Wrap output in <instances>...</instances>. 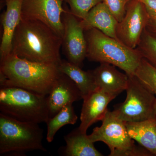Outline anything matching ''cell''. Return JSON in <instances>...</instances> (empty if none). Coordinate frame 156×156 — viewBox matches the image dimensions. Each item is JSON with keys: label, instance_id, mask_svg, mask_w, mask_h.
<instances>
[{"label": "cell", "instance_id": "cell-9", "mask_svg": "<svg viewBox=\"0 0 156 156\" xmlns=\"http://www.w3.org/2000/svg\"><path fill=\"white\" fill-rule=\"evenodd\" d=\"M64 34L62 47L67 60L81 67L87 58V42L81 20L65 9L62 15Z\"/></svg>", "mask_w": 156, "mask_h": 156}, {"label": "cell", "instance_id": "cell-16", "mask_svg": "<svg viewBox=\"0 0 156 156\" xmlns=\"http://www.w3.org/2000/svg\"><path fill=\"white\" fill-rule=\"evenodd\" d=\"M128 134L139 145L156 156V115L135 122H126Z\"/></svg>", "mask_w": 156, "mask_h": 156}, {"label": "cell", "instance_id": "cell-26", "mask_svg": "<svg viewBox=\"0 0 156 156\" xmlns=\"http://www.w3.org/2000/svg\"><path fill=\"white\" fill-rule=\"evenodd\" d=\"M155 114L156 115V102L155 104Z\"/></svg>", "mask_w": 156, "mask_h": 156}, {"label": "cell", "instance_id": "cell-4", "mask_svg": "<svg viewBox=\"0 0 156 156\" xmlns=\"http://www.w3.org/2000/svg\"><path fill=\"white\" fill-rule=\"evenodd\" d=\"M0 113L25 122H47V96L16 87L0 88Z\"/></svg>", "mask_w": 156, "mask_h": 156}, {"label": "cell", "instance_id": "cell-25", "mask_svg": "<svg viewBox=\"0 0 156 156\" xmlns=\"http://www.w3.org/2000/svg\"><path fill=\"white\" fill-rule=\"evenodd\" d=\"M145 29L149 33L156 38V20L149 18Z\"/></svg>", "mask_w": 156, "mask_h": 156}, {"label": "cell", "instance_id": "cell-14", "mask_svg": "<svg viewBox=\"0 0 156 156\" xmlns=\"http://www.w3.org/2000/svg\"><path fill=\"white\" fill-rule=\"evenodd\" d=\"M115 66L107 63L92 70L96 88L110 93L119 95L128 87L129 76L118 70Z\"/></svg>", "mask_w": 156, "mask_h": 156}, {"label": "cell", "instance_id": "cell-15", "mask_svg": "<svg viewBox=\"0 0 156 156\" xmlns=\"http://www.w3.org/2000/svg\"><path fill=\"white\" fill-rule=\"evenodd\" d=\"M118 21L105 4L102 2L94 7L85 18L81 20L84 31L97 29L104 34L117 39L116 28Z\"/></svg>", "mask_w": 156, "mask_h": 156}, {"label": "cell", "instance_id": "cell-2", "mask_svg": "<svg viewBox=\"0 0 156 156\" xmlns=\"http://www.w3.org/2000/svg\"><path fill=\"white\" fill-rule=\"evenodd\" d=\"M58 65L29 61L11 53L1 60L0 88L18 87L48 96L60 74Z\"/></svg>", "mask_w": 156, "mask_h": 156}, {"label": "cell", "instance_id": "cell-8", "mask_svg": "<svg viewBox=\"0 0 156 156\" xmlns=\"http://www.w3.org/2000/svg\"><path fill=\"white\" fill-rule=\"evenodd\" d=\"M149 19L143 4L140 0H131L126 7L125 16L117 24V39L129 48L136 49Z\"/></svg>", "mask_w": 156, "mask_h": 156}, {"label": "cell", "instance_id": "cell-5", "mask_svg": "<svg viewBox=\"0 0 156 156\" xmlns=\"http://www.w3.org/2000/svg\"><path fill=\"white\" fill-rule=\"evenodd\" d=\"M43 131L38 124L25 122L0 113V154H23L33 151H46Z\"/></svg>", "mask_w": 156, "mask_h": 156}, {"label": "cell", "instance_id": "cell-3", "mask_svg": "<svg viewBox=\"0 0 156 156\" xmlns=\"http://www.w3.org/2000/svg\"><path fill=\"white\" fill-rule=\"evenodd\" d=\"M87 42V58L89 61L112 65L129 76L135 75L143 58L139 51L107 35L96 28L84 31Z\"/></svg>", "mask_w": 156, "mask_h": 156}, {"label": "cell", "instance_id": "cell-23", "mask_svg": "<svg viewBox=\"0 0 156 156\" xmlns=\"http://www.w3.org/2000/svg\"><path fill=\"white\" fill-rule=\"evenodd\" d=\"M131 0H103V2L115 17L118 22L123 19L126 7Z\"/></svg>", "mask_w": 156, "mask_h": 156}, {"label": "cell", "instance_id": "cell-11", "mask_svg": "<svg viewBox=\"0 0 156 156\" xmlns=\"http://www.w3.org/2000/svg\"><path fill=\"white\" fill-rule=\"evenodd\" d=\"M119 95L97 88L83 98L79 130L83 133H87L90 126L101 121L108 110L109 104Z\"/></svg>", "mask_w": 156, "mask_h": 156}, {"label": "cell", "instance_id": "cell-10", "mask_svg": "<svg viewBox=\"0 0 156 156\" xmlns=\"http://www.w3.org/2000/svg\"><path fill=\"white\" fill-rule=\"evenodd\" d=\"M63 0H23L22 17L39 20L53 29L62 38L64 26L62 15L65 11Z\"/></svg>", "mask_w": 156, "mask_h": 156}, {"label": "cell", "instance_id": "cell-19", "mask_svg": "<svg viewBox=\"0 0 156 156\" xmlns=\"http://www.w3.org/2000/svg\"><path fill=\"white\" fill-rule=\"evenodd\" d=\"M78 116L74 109L73 104L62 108L56 115L48 119L47 125V139L48 142H52L56 132L65 125H74L76 122Z\"/></svg>", "mask_w": 156, "mask_h": 156}, {"label": "cell", "instance_id": "cell-13", "mask_svg": "<svg viewBox=\"0 0 156 156\" xmlns=\"http://www.w3.org/2000/svg\"><path fill=\"white\" fill-rule=\"evenodd\" d=\"M6 11L1 17L3 34L0 46L1 60L11 53L12 39L22 17L23 0H5Z\"/></svg>", "mask_w": 156, "mask_h": 156}, {"label": "cell", "instance_id": "cell-12", "mask_svg": "<svg viewBox=\"0 0 156 156\" xmlns=\"http://www.w3.org/2000/svg\"><path fill=\"white\" fill-rule=\"evenodd\" d=\"M83 99L80 89L67 75L60 73L47 96L49 119L62 108Z\"/></svg>", "mask_w": 156, "mask_h": 156}, {"label": "cell", "instance_id": "cell-18", "mask_svg": "<svg viewBox=\"0 0 156 156\" xmlns=\"http://www.w3.org/2000/svg\"><path fill=\"white\" fill-rule=\"evenodd\" d=\"M58 66L60 73L67 75L75 83L80 91L83 99L97 89L92 71L83 70L80 66L66 60H61Z\"/></svg>", "mask_w": 156, "mask_h": 156}, {"label": "cell", "instance_id": "cell-20", "mask_svg": "<svg viewBox=\"0 0 156 156\" xmlns=\"http://www.w3.org/2000/svg\"><path fill=\"white\" fill-rule=\"evenodd\" d=\"M136 49L143 58L156 68V38L144 29Z\"/></svg>", "mask_w": 156, "mask_h": 156}, {"label": "cell", "instance_id": "cell-27", "mask_svg": "<svg viewBox=\"0 0 156 156\" xmlns=\"http://www.w3.org/2000/svg\"></svg>", "mask_w": 156, "mask_h": 156}, {"label": "cell", "instance_id": "cell-22", "mask_svg": "<svg viewBox=\"0 0 156 156\" xmlns=\"http://www.w3.org/2000/svg\"><path fill=\"white\" fill-rule=\"evenodd\" d=\"M68 4L69 11L79 19L83 20L89 11L103 0H63Z\"/></svg>", "mask_w": 156, "mask_h": 156}, {"label": "cell", "instance_id": "cell-21", "mask_svg": "<svg viewBox=\"0 0 156 156\" xmlns=\"http://www.w3.org/2000/svg\"><path fill=\"white\" fill-rule=\"evenodd\" d=\"M135 76L156 96V68L142 58Z\"/></svg>", "mask_w": 156, "mask_h": 156}, {"label": "cell", "instance_id": "cell-17", "mask_svg": "<svg viewBox=\"0 0 156 156\" xmlns=\"http://www.w3.org/2000/svg\"><path fill=\"white\" fill-rule=\"evenodd\" d=\"M66 143L64 155L67 156H102L96 149L87 133L77 128L64 136Z\"/></svg>", "mask_w": 156, "mask_h": 156}, {"label": "cell", "instance_id": "cell-24", "mask_svg": "<svg viewBox=\"0 0 156 156\" xmlns=\"http://www.w3.org/2000/svg\"><path fill=\"white\" fill-rule=\"evenodd\" d=\"M144 5L149 18L156 20V0H140Z\"/></svg>", "mask_w": 156, "mask_h": 156}, {"label": "cell", "instance_id": "cell-7", "mask_svg": "<svg viewBox=\"0 0 156 156\" xmlns=\"http://www.w3.org/2000/svg\"><path fill=\"white\" fill-rule=\"evenodd\" d=\"M126 91V100L115 105L113 111L119 119L126 122H135L156 115V95L135 75L129 76Z\"/></svg>", "mask_w": 156, "mask_h": 156}, {"label": "cell", "instance_id": "cell-1", "mask_svg": "<svg viewBox=\"0 0 156 156\" xmlns=\"http://www.w3.org/2000/svg\"><path fill=\"white\" fill-rule=\"evenodd\" d=\"M62 38L48 25L21 17L11 44V53L29 61L58 65Z\"/></svg>", "mask_w": 156, "mask_h": 156}, {"label": "cell", "instance_id": "cell-6", "mask_svg": "<svg viewBox=\"0 0 156 156\" xmlns=\"http://www.w3.org/2000/svg\"><path fill=\"white\" fill-rule=\"evenodd\" d=\"M100 127H95L89 135L93 143L101 141L108 146L109 156H151L141 145H136L128 134L126 122L120 119L113 111L108 110Z\"/></svg>", "mask_w": 156, "mask_h": 156}]
</instances>
